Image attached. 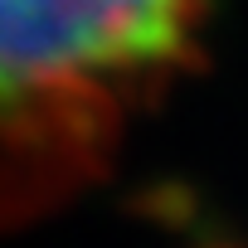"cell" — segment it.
<instances>
[{"instance_id": "1", "label": "cell", "mask_w": 248, "mask_h": 248, "mask_svg": "<svg viewBox=\"0 0 248 248\" xmlns=\"http://www.w3.org/2000/svg\"><path fill=\"white\" fill-rule=\"evenodd\" d=\"M214 0H0V229L83 195L195 63Z\"/></svg>"}]
</instances>
